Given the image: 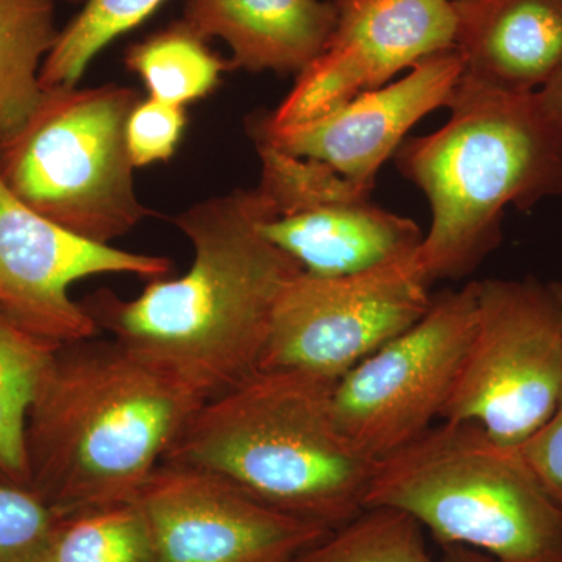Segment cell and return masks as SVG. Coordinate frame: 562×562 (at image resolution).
Instances as JSON below:
<instances>
[{
	"label": "cell",
	"instance_id": "6da1fadb",
	"mask_svg": "<svg viewBox=\"0 0 562 562\" xmlns=\"http://www.w3.org/2000/svg\"><path fill=\"white\" fill-rule=\"evenodd\" d=\"M271 213L258 188L194 203L172 220L194 251L183 276L149 280L131 301L101 290L80 303L124 349L201 401L217 397L260 371L273 310L302 272L262 235Z\"/></svg>",
	"mask_w": 562,
	"mask_h": 562
},
{
	"label": "cell",
	"instance_id": "7a4b0ae2",
	"mask_svg": "<svg viewBox=\"0 0 562 562\" xmlns=\"http://www.w3.org/2000/svg\"><path fill=\"white\" fill-rule=\"evenodd\" d=\"M202 403L113 339L61 346L29 413L32 490L60 517L138 501Z\"/></svg>",
	"mask_w": 562,
	"mask_h": 562
},
{
	"label": "cell",
	"instance_id": "3957f363",
	"mask_svg": "<svg viewBox=\"0 0 562 562\" xmlns=\"http://www.w3.org/2000/svg\"><path fill=\"white\" fill-rule=\"evenodd\" d=\"M430 135L406 138L394 160L431 209L419 249L428 280H460L502 243L509 206L530 211L562 194V135L538 92H513L461 76Z\"/></svg>",
	"mask_w": 562,
	"mask_h": 562
},
{
	"label": "cell",
	"instance_id": "277c9868",
	"mask_svg": "<svg viewBox=\"0 0 562 562\" xmlns=\"http://www.w3.org/2000/svg\"><path fill=\"white\" fill-rule=\"evenodd\" d=\"M336 382L258 371L199 406L165 462L202 469L279 509L336 530L364 509L376 461L333 416Z\"/></svg>",
	"mask_w": 562,
	"mask_h": 562
},
{
	"label": "cell",
	"instance_id": "5b68a950",
	"mask_svg": "<svg viewBox=\"0 0 562 562\" xmlns=\"http://www.w3.org/2000/svg\"><path fill=\"white\" fill-rule=\"evenodd\" d=\"M408 513L442 547L501 562H562V512L516 447L442 420L376 461L364 508Z\"/></svg>",
	"mask_w": 562,
	"mask_h": 562
},
{
	"label": "cell",
	"instance_id": "8992f818",
	"mask_svg": "<svg viewBox=\"0 0 562 562\" xmlns=\"http://www.w3.org/2000/svg\"><path fill=\"white\" fill-rule=\"evenodd\" d=\"M135 88L44 90L21 127L0 139V179L41 216L90 241L111 244L154 216L136 194L125 127Z\"/></svg>",
	"mask_w": 562,
	"mask_h": 562
},
{
	"label": "cell",
	"instance_id": "52a82bcc",
	"mask_svg": "<svg viewBox=\"0 0 562 562\" xmlns=\"http://www.w3.org/2000/svg\"><path fill=\"white\" fill-rule=\"evenodd\" d=\"M562 390V310L550 284L480 281L471 342L439 419L480 425L520 449L552 417Z\"/></svg>",
	"mask_w": 562,
	"mask_h": 562
},
{
	"label": "cell",
	"instance_id": "ba28073f",
	"mask_svg": "<svg viewBox=\"0 0 562 562\" xmlns=\"http://www.w3.org/2000/svg\"><path fill=\"white\" fill-rule=\"evenodd\" d=\"M431 284L419 250L351 276L297 273L273 310L260 371L305 372L338 383L427 314Z\"/></svg>",
	"mask_w": 562,
	"mask_h": 562
},
{
	"label": "cell",
	"instance_id": "9c48e42d",
	"mask_svg": "<svg viewBox=\"0 0 562 562\" xmlns=\"http://www.w3.org/2000/svg\"><path fill=\"white\" fill-rule=\"evenodd\" d=\"M480 281L432 297L419 322L350 369L333 391L339 430L380 461L432 427L471 342Z\"/></svg>",
	"mask_w": 562,
	"mask_h": 562
},
{
	"label": "cell",
	"instance_id": "30bf717a",
	"mask_svg": "<svg viewBox=\"0 0 562 562\" xmlns=\"http://www.w3.org/2000/svg\"><path fill=\"white\" fill-rule=\"evenodd\" d=\"M255 144L261 161L257 188L272 206L260 231L303 272L321 279L351 276L420 249L419 225L376 205L372 191L324 162L265 140Z\"/></svg>",
	"mask_w": 562,
	"mask_h": 562
},
{
	"label": "cell",
	"instance_id": "8fae6325",
	"mask_svg": "<svg viewBox=\"0 0 562 562\" xmlns=\"http://www.w3.org/2000/svg\"><path fill=\"white\" fill-rule=\"evenodd\" d=\"M169 258L81 238L22 203L0 179V310L25 330L57 346L98 336L70 284L105 273L168 277Z\"/></svg>",
	"mask_w": 562,
	"mask_h": 562
},
{
	"label": "cell",
	"instance_id": "7c38bea8",
	"mask_svg": "<svg viewBox=\"0 0 562 562\" xmlns=\"http://www.w3.org/2000/svg\"><path fill=\"white\" fill-rule=\"evenodd\" d=\"M338 24L327 47L271 113L269 127L301 124L391 83L398 72L454 49L453 0H336Z\"/></svg>",
	"mask_w": 562,
	"mask_h": 562
},
{
	"label": "cell",
	"instance_id": "4fadbf2b",
	"mask_svg": "<svg viewBox=\"0 0 562 562\" xmlns=\"http://www.w3.org/2000/svg\"><path fill=\"white\" fill-rule=\"evenodd\" d=\"M138 505L158 562H294L333 530L281 513L221 476L161 462Z\"/></svg>",
	"mask_w": 562,
	"mask_h": 562
},
{
	"label": "cell",
	"instance_id": "5bb4252c",
	"mask_svg": "<svg viewBox=\"0 0 562 562\" xmlns=\"http://www.w3.org/2000/svg\"><path fill=\"white\" fill-rule=\"evenodd\" d=\"M462 72L460 52H441L417 63L402 79L362 92L314 120L269 127L257 116L250 121V135L294 157L324 162L373 191L380 169L414 125L432 111L447 109Z\"/></svg>",
	"mask_w": 562,
	"mask_h": 562
},
{
	"label": "cell",
	"instance_id": "9a60e30c",
	"mask_svg": "<svg viewBox=\"0 0 562 562\" xmlns=\"http://www.w3.org/2000/svg\"><path fill=\"white\" fill-rule=\"evenodd\" d=\"M462 76L538 92L562 69V0H453Z\"/></svg>",
	"mask_w": 562,
	"mask_h": 562
},
{
	"label": "cell",
	"instance_id": "2e32d148",
	"mask_svg": "<svg viewBox=\"0 0 562 562\" xmlns=\"http://www.w3.org/2000/svg\"><path fill=\"white\" fill-rule=\"evenodd\" d=\"M183 21L232 50L235 69L299 74L327 47L336 0H184Z\"/></svg>",
	"mask_w": 562,
	"mask_h": 562
},
{
	"label": "cell",
	"instance_id": "e0dca14e",
	"mask_svg": "<svg viewBox=\"0 0 562 562\" xmlns=\"http://www.w3.org/2000/svg\"><path fill=\"white\" fill-rule=\"evenodd\" d=\"M57 0H0V139L43 98L40 74L58 38Z\"/></svg>",
	"mask_w": 562,
	"mask_h": 562
},
{
	"label": "cell",
	"instance_id": "ac0fdd59",
	"mask_svg": "<svg viewBox=\"0 0 562 562\" xmlns=\"http://www.w3.org/2000/svg\"><path fill=\"white\" fill-rule=\"evenodd\" d=\"M61 346L33 335L0 310V479L31 486L29 413Z\"/></svg>",
	"mask_w": 562,
	"mask_h": 562
},
{
	"label": "cell",
	"instance_id": "d6986e66",
	"mask_svg": "<svg viewBox=\"0 0 562 562\" xmlns=\"http://www.w3.org/2000/svg\"><path fill=\"white\" fill-rule=\"evenodd\" d=\"M124 63L143 81L149 98L180 106L209 98L222 76L235 69L183 20L132 44Z\"/></svg>",
	"mask_w": 562,
	"mask_h": 562
},
{
	"label": "cell",
	"instance_id": "ffe728a7",
	"mask_svg": "<svg viewBox=\"0 0 562 562\" xmlns=\"http://www.w3.org/2000/svg\"><path fill=\"white\" fill-rule=\"evenodd\" d=\"M36 562H158L138 502L60 517Z\"/></svg>",
	"mask_w": 562,
	"mask_h": 562
},
{
	"label": "cell",
	"instance_id": "44dd1931",
	"mask_svg": "<svg viewBox=\"0 0 562 562\" xmlns=\"http://www.w3.org/2000/svg\"><path fill=\"white\" fill-rule=\"evenodd\" d=\"M165 0H87L58 33L41 68L43 90L76 87L109 44L139 27Z\"/></svg>",
	"mask_w": 562,
	"mask_h": 562
},
{
	"label": "cell",
	"instance_id": "7402d4cb",
	"mask_svg": "<svg viewBox=\"0 0 562 562\" xmlns=\"http://www.w3.org/2000/svg\"><path fill=\"white\" fill-rule=\"evenodd\" d=\"M422 528L402 509L364 508L294 562H436Z\"/></svg>",
	"mask_w": 562,
	"mask_h": 562
},
{
	"label": "cell",
	"instance_id": "603a6c76",
	"mask_svg": "<svg viewBox=\"0 0 562 562\" xmlns=\"http://www.w3.org/2000/svg\"><path fill=\"white\" fill-rule=\"evenodd\" d=\"M58 520L38 492L0 479V562H36Z\"/></svg>",
	"mask_w": 562,
	"mask_h": 562
},
{
	"label": "cell",
	"instance_id": "cb8c5ba5",
	"mask_svg": "<svg viewBox=\"0 0 562 562\" xmlns=\"http://www.w3.org/2000/svg\"><path fill=\"white\" fill-rule=\"evenodd\" d=\"M188 125L187 106L140 99L125 127L128 155L135 168L168 162L179 149Z\"/></svg>",
	"mask_w": 562,
	"mask_h": 562
},
{
	"label": "cell",
	"instance_id": "d4e9b609",
	"mask_svg": "<svg viewBox=\"0 0 562 562\" xmlns=\"http://www.w3.org/2000/svg\"><path fill=\"white\" fill-rule=\"evenodd\" d=\"M520 452L562 512V390L552 417L520 447Z\"/></svg>",
	"mask_w": 562,
	"mask_h": 562
},
{
	"label": "cell",
	"instance_id": "484cf974",
	"mask_svg": "<svg viewBox=\"0 0 562 562\" xmlns=\"http://www.w3.org/2000/svg\"><path fill=\"white\" fill-rule=\"evenodd\" d=\"M539 103L562 135V69L538 91Z\"/></svg>",
	"mask_w": 562,
	"mask_h": 562
},
{
	"label": "cell",
	"instance_id": "4316f807",
	"mask_svg": "<svg viewBox=\"0 0 562 562\" xmlns=\"http://www.w3.org/2000/svg\"><path fill=\"white\" fill-rule=\"evenodd\" d=\"M443 549H446V554H443L442 562H501L490 554L469 549V547L450 546L443 547Z\"/></svg>",
	"mask_w": 562,
	"mask_h": 562
},
{
	"label": "cell",
	"instance_id": "83f0119b",
	"mask_svg": "<svg viewBox=\"0 0 562 562\" xmlns=\"http://www.w3.org/2000/svg\"><path fill=\"white\" fill-rule=\"evenodd\" d=\"M550 290L553 291L554 297H557V301L560 303L562 310V280L550 283Z\"/></svg>",
	"mask_w": 562,
	"mask_h": 562
},
{
	"label": "cell",
	"instance_id": "f1b7e54d",
	"mask_svg": "<svg viewBox=\"0 0 562 562\" xmlns=\"http://www.w3.org/2000/svg\"><path fill=\"white\" fill-rule=\"evenodd\" d=\"M65 2H81V0H65Z\"/></svg>",
	"mask_w": 562,
	"mask_h": 562
}]
</instances>
